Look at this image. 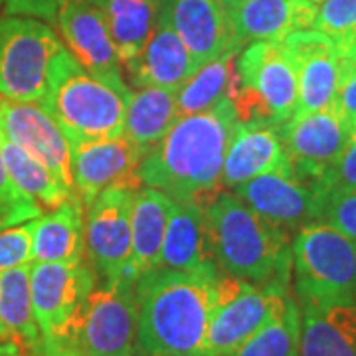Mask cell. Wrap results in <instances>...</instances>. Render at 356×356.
Wrapping results in <instances>:
<instances>
[{
	"mask_svg": "<svg viewBox=\"0 0 356 356\" xmlns=\"http://www.w3.org/2000/svg\"><path fill=\"white\" fill-rule=\"evenodd\" d=\"M30 356H44V355H40V353H36V355H30Z\"/></svg>",
	"mask_w": 356,
	"mask_h": 356,
	"instance_id": "ee69618b",
	"label": "cell"
},
{
	"mask_svg": "<svg viewBox=\"0 0 356 356\" xmlns=\"http://www.w3.org/2000/svg\"><path fill=\"white\" fill-rule=\"evenodd\" d=\"M62 2H64V0H60V4H62Z\"/></svg>",
	"mask_w": 356,
	"mask_h": 356,
	"instance_id": "f6af8a7d",
	"label": "cell"
},
{
	"mask_svg": "<svg viewBox=\"0 0 356 356\" xmlns=\"http://www.w3.org/2000/svg\"><path fill=\"white\" fill-rule=\"evenodd\" d=\"M280 133L295 175L321 186L344 153L355 129L334 107H329L295 113L281 125Z\"/></svg>",
	"mask_w": 356,
	"mask_h": 356,
	"instance_id": "8fae6325",
	"label": "cell"
},
{
	"mask_svg": "<svg viewBox=\"0 0 356 356\" xmlns=\"http://www.w3.org/2000/svg\"><path fill=\"white\" fill-rule=\"evenodd\" d=\"M321 220L329 222L356 243V188L329 192L325 196Z\"/></svg>",
	"mask_w": 356,
	"mask_h": 356,
	"instance_id": "836d02e7",
	"label": "cell"
},
{
	"mask_svg": "<svg viewBox=\"0 0 356 356\" xmlns=\"http://www.w3.org/2000/svg\"><path fill=\"white\" fill-rule=\"evenodd\" d=\"M56 24L67 51L88 72L99 77H121V60L102 10L93 0H64Z\"/></svg>",
	"mask_w": 356,
	"mask_h": 356,
	"instance_id": "ac0fdd59",
	"label": "cell"
},
{
	"mask_svg": "<svg viewBox=\"0 0 356 356\" xmlns=\"http://www.w3.org/2000/svg\"><path fill=\"white\" fill-rule=\"evenodd\" d=\"M0 356H30L26 348L13 337L0 339Z\"/></svg>",
	"mask_w": 356,
	"mask_h": 356,
	"instance_id": "f35d334b",
	"label": "cell"
},
{
	"mask_svg": "<svg viewBox=\"0 0 356 356\" xmlns=\"http://www.w3.org/2000/svg\"><path fill=\"white\" fill-rule=\"evenodd\" d=\"M301 311L289 295L285 305L229 356H299Z\"/></svg>",
	"mask_w": 356,
	"mask_h": 356,
	"instance_id": "4dcf8cb0",
	"label": "cell"
},
{
	"mask_svg": "<svg viewBox=\"0 0 356 356\" xmlns=\"http://www.w3.org/2000/svg\"><path fill=\"white\" fill-rule=\"evenodd\" d=\"M159 267L175 271L222 273L214 255L210 226L202 204H172Z\"/></svg>",
	"mask_w": 356,
	"mask_h": 356,
	"instance_id": "ffe728a7",
	"label": "cell"
},
{
	"mask_svg": "<svg viewBox=\"0 0 356 356\" xmlns=\"http://www.w3.org/2000/svg\"><path fill=\"white\" fill-rule=\"evenodd\" d=\"M332 107L343 115L350 127L356 129V56H343Z\"/></svg>",
	"mask_w": 356,
	"mask_h": 356,
	"instance_id": "d590c367",
	"label": "cell"
},
{
	"mask_svg": "<svg viewBox=\"0 0 356 356\" xmlns=\"http://www.w3.org/2000/svg\"><path fill=\"white\" fill-rule=\"evenodd\" d=\"M139 305L135 283L102 281L58 334L40 344L44 356H135Z\"/></svg>",
	"mask_w": 356,
	"mask_h": 356,
	"instance_id": "5b68a950",
	"label": "cell"
},
{
	"mask_svg": "<svg viewBox=\"0 0 356 356\" xmlns=\"http://www.w3.org/2000/svg\"><path fill=\"white\" fill-rule=\"evenodd\" d=\"M8 14L13 16H30L44 22H56L60 0H2Z\"/></svg>",
	"mask_w": 356,
	"mask_h": 356,
	"instance_id": "74e56055",
	"label": "cell"
},
{
	"mask_svg": "<svg viewBox=\"0 0 356 356\" xmlns=\"http://www.w3.org/2000/svg\"><path fill=\"white\" fill-rule=\"evenodd\" d=\"M172 200L161 191L140 186L131 210V266L127 280L137 283L140 275L159 267L166 228L172 214Z\"/></svg>",
	"mask_w": 356,
	"mask_h": 356,
	"instance_id": "cb8c5ba5",
	"label": "cell"
},
{
	"mask_svg": "<svg viewBox=\"0 0 356 356\" xmlns=\"http://www.w3.org/2000/svg\"><path fill=\"white\" fill-rule=\"evenodd\" d=\"M107 22L121 65L127 67L159 24L161 0H93Z\"/></svg>",
	"mask_w": 356,
	"mask_h": 356,
	"instance_id": "484cf974",
	"label": "cell"
},
{
	"mask_svg": "<svg viewBox=\"0 0 356 356\" xmlns=\"http://www.w3.org/2000/svg\"><path fill=\"white\" fill-rule=\"evenodd\" d=\"M2 159L14 184L24 192L30 200L38 204L42 210H56L76 194L67 188L48 166L20 145L0 137Z\"/></svg>",
	"mask_w": 356,
	"mask_h": 356,
	"instance_id": "f1b7e54d",
	"label": "cell"
},
{
	"mask_svg": "<svg viewBox=\"0 0 356 356\" xmlns=\"http://www.w3.org/2000/svg\"><path fill=\"white\" fill-rule=\"evenodd\" d=\"M62 50V40L38 18L13 14L0 18V95L14 102H42Z\"/></svg>",
	"mask_w": 356,
	"mask_h": 356,
	"instance_id": "ba28073f",
	"label": "cell"
},
{
	"mask_svg": "<svg viewBox=\"0 0 356 356\" xmlns=\"http://www.w3.org/2000/svg\"><path fill=\"white\" fill-rule=\"evenodd\" d=\"M277 170H291L280 127L269 123L240 121L224 161L222 188L234 191L252 178Z\"/></svg>",
	"mask_w": 356,
	"mask_h": 356,
	"instance_id": "d6986e66",
	"label": "cell"
},
{
	"mask_svg": "<svg viewBox=\"0 0 356 356\" xmlns=\"http://www.w3.org/2000/svg\"><path fill=\"white\" fill-rule=\"evenodd\" d=\"M135 356H151V355H143V353H137V355Z\"/></svg>",
	"mask_w": 356,
	"mask_h": 356,
	"instance_id": "7bdbcfd3",
	"label": "cell"
},
{
	"mask_svg": "<svg viewBox=\"0 0 356 356\" xmlns=\"http://www.w3.org/2000/svg\"><path fill=\"white\" fill-rule=\"evenodd\" d=\"M42 214L44 210L38 204L30 200L24 192L14 184V180L6 170L2 149H0V229L20 226Z\"/></svg>",
	"mask_w": 356,
	"mask_h": 356,
	"instance_id": "d6a6232c",
	"label": "cell"
},
{
	"mask_svg": "<svg viewBox=\"0 0 356 356\" xmlns=\"http://www.w3.org/2000/svg\"><path fill=\"white\" fill-rule=\"evenodd\" d=\"M0 4H2V0H0Z\"/></svg>",
	"mask_w": 356,
	"mask_h": 356,
	"instance_id": "bcb514c9",
	"label": "cell"
},
{
	"mask_svg": "<svg viewBox=\"0 0 356 356\" xmlns=\"http://www.w3.org/2000/svg\"><path fill=\"white\" fill-rule=\"evenodd\" d=\"M229 99L242 123L281 127L297 113V72L281 42H255L240 51Z\"/></svg>",
	"mask_w": 356,
	"mask_h": 356,
	"instance_id": "52a82bcc",
	"label": "cell"
},
{
	"mask_svg": "<svg viewBox=\"0 0 356 356\" xmlns=\"http://www.w3.org/2000/svg\"><path fill=\"white\" fill-rule=\"evenodd\" d=\"M137 186H111L86 208V255L97 280H127L131 266V210Z\"/></svg>",
	"mask_w": 356,
	"mask_h": 356,
	"instance_id": "30bf717a",
	"label": "cell"
},
{
	"mask_svg": "<svg viewBox=\"0 0 356 356\" xmlns=\"http://www.w3.org/2000/svg\"><path fill=\"white\" fill-rule=\"evenodd\" d=\"M243 0H224V4L228 6V8H234V6H238V4H242Z\"/></svg>",
	"mask_w": 356,
	"mask_h": 356,
	"instance_id": "ab89813d",
	"label": "cell"
},
{
	"mask_svg": "<svg viewBox=\"0 0 356 356\" xmlns=\"http://www.w3.org/2000/svg\"><path fill=\"white\" fill-rule=\"evenodd\" d=\"M321 186L327 194L334 191H355L356 188V129L344 153L337 161V165L332 166L331 172L325 177Z\"/></svg>",
	"mask_w": 356,
	"mask_h": 356,
	"instance_id": "8d00e7d4",
	"label": "cell"
},
{
	"mask_svg": "<svg viewBox=\"0 0 356 356\" xmlns=\"http://www.w3.org/2000/svg\"><path fill=\"white\" fill-rule=\"evenodd\" d=\"M229 192L267 222L289 234L321 220L327 196L318 184L297 177L293 168L255 177Z\"/></svg>",
	"mask_w": 356,
	"mask_h": 356,
	"instance_id": "7c38bea8",
	"label": "cell"
},
{
	"mask_svg": "<svg viewBox=\"0 0 356 356\" xmlns=\"http://www.w3.org/2000/svg\"><path fill=\"white\" fill-rule=\"evenodd\" d=\"M313 30L331 40L341 56H356V0H323Z\"/></svg>",
	"mask_w": 356,
	"mask_h": 356,
	"instance_id": "1f68e13d",
	"label": "cell"
},
{
	"mask_svg": "<svg viewBox=\"0 0 356 356\" xmlns=\"http://www.w3.org/2000/svg\"><path fill=\"white\" fill-rule=\"evenodd\" d=\"M97 281L88 259L81 264H30L32 309L42 343L64 329Z\"/></svg>",
	"mask_w": 356,
	"mask_h": 356,
	"instance_id": "4fadbf2b",
	"label": "cell"
},
{
	"mask_svg": "<svg viewBox=\"0 0 356 356\" xmlns=\"http://www.w3.org/2000/svg\"><path fill=\"white\" fill-rule=\"evenodd\" d=\"M145 154L147 151L125 135L72 145L74 194L81 200L83 210L111 186L127 184L140 188L137 168Z\"/></svg>",
	"mask_w": 356,
	"mask_h": 356,
	"instance_id": "5bb4252c",
	"label": "cell"
},
{
	"mask_svg": "<svg viewBox=\"0 0 356 356\" xmlns=\"http://www.w3.org/2000/svg\"><path fill=\"white\" fill-rule=\"evenodd\" d=\"M24 264H32L30 222L0 229V271Z\"/></svg>",
	"mask_w": 356,
	"mask_h": 356,
	"instance_id": "e575fe53",
	"label": "cell"
},
{
	"mask_svg": "<svg viewBox=\"0 0 356 356\" xmlns=\"http://www.w3.org/2000/svg\"><path fill=\"white\" fill-rule=\"evenodd\" d=\"M236 36L245 48L255 42H283L295 32L313 30L317 6L307 0H243L229 8Z\"/></svg>",
	"mask_w": 356,
	"mask_h": 356,
	"instance_id": "44dd1931",
	"label": "cell"
},
{
	"mask_svg": "<svg viewBox=\"0 0 356 356\" xmlns=\"http://www.w3.org/2000/svg\"><path fill=\"white\" fill-rule=\"evenodd\" d=\"M291 283H250L226 273L216 280L214 311L208 329L212 356H229L257 332L289 299Z\"/></svg>",
	"mask_w": 356,
	"mask_h": 356,
	"instance_id": "9c48e42d",
	"label": "cell"
},
{
	"mask_svg": "<svg viewBox=\"0 0 356 356\" xmlns=\"http://www.w3.org/2000/svg\"><path fill=\"white\" fill-rule=\"evenodd\" d=\"M307 2H311V4H315V6H318V4H321L323 0H307Z\"/></svg>",
	"mask_w": 356,
	"mask_h": 356,
	"instance_id": "b9f144b4",
	"label": "cell"
},
{
	"mask_svg": "<svg viewBox=\"0 0 356 356\" xmlns=\"http://www.w3.org/2000/svg\"><path fill=\"white\" fill-rule=\"evenodd\" d=\"M4 337H10V334L6 332V329H4V327H0V339H4Z\"/></svg>",
	"mask_w": 356,
	"mask_h": 356,
	"instance_id": "60d3db41",
	"label": "cell"
},
{
	"mask_svg": "<svg viewBox=\"0 0 356 356\" xmlns=\"http://www.w3.org/2000/svg\"><path fill=\"white\" fill-rule=\"evenodd\" d=\"M159 18L177 32L196 70L226 51L243 48L224 0H161Z\"/></svg>",
	"mask_w": 356,
	"mask_h": 356,
	"instance_id": "9a60e30c",
	"label": "cell"
},
{
	"mask_svg": "<svg viewBox=\"0 0 356 356\" xmlns=\"http://www.w3.org/2000/svg\"><path fill=\"white\" fill-rule=\"evenodd\" d=\"M243 48L222 54L220 58L200 65L177 89L178 117L208 111L228 99L236 83V62Z\"/></svg>",
	"mask_w": 356,
	"mask_h": 356,
	"instance_id": "f546056e",
	"label": "cell"
},
{
	"mask_svg": "<svg viewBox=\"0 0 356 356\" xmlns=\"http://www.w3.org/2000/svg\"><path fill=\"white\" fill-rule=\"evenodd\" d=\"M220 273L156 267L135 283L139 353L151 356H212L208 329Z\"/></svg>",
	"mask_w": 356,
	"mask_h": 356,
	"instance_id": "7a4b0ae2",
	"label": "cell"
},
{
	"mask_svg": "<svg viewBox=\"0 0 356 356\" xmlns=\"http://www.w3.org/2000/svg\"><path fill=\"white\" fill-rule=\"evenodd\" d=\"M299 356H356V303H299Z\"/></svg>",
	"mask_w": 356,
	"mask_h": 356,
	"instance_id": "d4e9b609",
	"label": "cell"
},
{
	"mask_svg": "<svg viewBox=\"0 0 356 356\" xmlns=\"http://www.w3.org/2000/svg\"><path fill=\"white\" fill-rule=\"evenodd\" d=\"M86 210L74 196L48 214L30 220L34 264L86 261Z\"/></svg>",
	"mask_w": 356,
	"mask_h": 356,
	"instance_id": "7402d4cb",
	"label": "cell"
},
{
	"mask_svg": "<svg viewBox=\"0 0 356 356\" xmlns=\"http://www.w3.org/2000/svg\"><path fill=\"white\" fill-rule=\"evenodd\" d=\"M125 70L135 88L177 91L196 72V64L177 32L159 18L153 36Z\"/></svg>",
	"mask_w": 356,
	"mask_h": 356,
	"instance_id": "603a6c76",
	"label": "cell"
},
{
	"mask_svg": "<svg viewBox=\"0 0 356 356\" xmlns=\"http://www.w3.org/2000/svg\"><path fill=\"white\" fill-rule=\"evenodd\" d=\"M0 327L26 348L28 355L40 353V329L32 309L30 264L0 271Z\"/></svg>",
	"mask_w": 356,
	"mask_h": 356,
	"instance_id": "83f0119b",
	"label": "cell"
},
{
	"mask_svg": "<svg viewBox=\"0 0 356 356\" xmlns=\"http://www.w3.org/2000/svg\"><path fill=\"white\" fill-rule=\"evenodd\" d=\"M240 119L232 99L202 113L178 117L163 139L143 156L140 186L166 194L172 202L206 206L222 188L229 140Z\"/></svg>",
	"mask_w": 356,
	"mask_h": 356,
	"instance_id": "6da1fadb",
	"label": "cell"
},
{
	"mask_svg": "<svg viewBox=\"0 0 356 356\" xmlns=\"http://www.w3.org/2000/svg\"><path fill=\"white\" fill-rule=\"evenodd\" d=\"M281 44L297 72V113H311L332 107L343 62V56L339 54L337 46L317 30L295 32Z\"/></svg>",
	"mask_w": 356,
	"mask_h": 356,
	"instance_id": "e0dca14e",
	"label": "cell"
},
{
	"mask_svg": "<svg viewBox=\"0 0 356 356\" xmlns=\"http://www.w3.org/2000/svg\"><path fill=\"white\" fill-rule=\"evenodd\" d=\"M293 277L299 303H356V243L325 220L293 236Z\"/></svg>",
	"mask_w": 356,
	"mask_h": 356,
	"instance_id": "8992f818",
	"label": "cell"
},
{
	"mask_svg": "<svg viewBox=\"0 0 356 356\" xmlns=\"http://www.w3.org/2000/svg\"><path fill=\"white\" fill-rule=\"evenodd\" d=\"M0 137L34 154L67 188L74 191L72 145L40 103L14 102L0 95Z\"/></svg>",
	"mask_w": 356,
	"mask_h": 356,
	"instance_id": "2e32d148",
	"label": "cell"
},
{
	"mask_svg": "<svg viewBox=\"0 0 356 356\" xmlns=\"http://www.w3.org/2000/svg\"><path fill=\"white\" fill-rule=\"evenodd\" d=\"M177 91L139 88L129 99L123 135L143 151H151L177 123Z\"/></svg>",
	"mask_w": 356,
	"mask_h": 356,
	"instance_id": "4316f807",
	"label": "cell"
},
{
	"mask_svg": "<svg viewBox=\"0 0 356 356\" xmlns=\"http://www.w3.org/2000/svg\"><path fill=\"white\" fill-rule=\"evenodd\" d=\"M133 91L123 77H99L64 50L58 54L50 86L40 105L60 125L70 145L123 135Z\"/></svg>",
	"mask_w": 356,
	"mask_h": 356,
	"instance_id": "277c9868",
	"label": "cell"
},
{
	"mask_svg": "<svg viewBox=\"0 0 356 356\" xmlns=\"http://www.w3.org/2000/svg\"><path fill=\"white\" fill-rule=\"evenodd\" d=\"M222 273L250 283H291L293 236L267 222L234 192L220 191L204 206Z\"/></svg>",
	"mask_w": 356,
	"mask_h": 356,
	"instance_id": "3957f363",
	"label": "cell"
}]
</instances>
